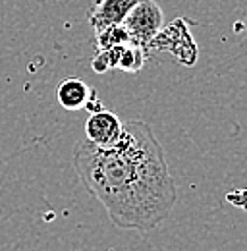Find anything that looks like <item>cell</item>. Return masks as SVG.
Wrapping results in <instances>:
<instances>
[{"label": "cell", "instance_id": "obj_1", "mask_svg": "<svg viewBox=\"0 0 247 251\" xmlns=\"http://www.w3.org/2000/svg\"><path fill=\"white\" fill-rule=\"evenodd\" d=\"M72 164L83 188L104 207L116 228L154 230L178 203V188L164 149L143 120L124 122L122 135L112 147L79 141Z\"/></svg>", "mask_w": 247, "mask_h": 251}, {"label": "cell", "instance_id": "obj_2", "mask_svg": "<svg viewBox=\"0 0 247 251\" xmlns=\"http://www.w3.org/2000/svg\"><path fill=\"white\" fill-rule=\"evenodd\" d=\"M129 35V43L141 47L149 56V47L153 39L164 27L162 8L154 0H139L122 24Z\"/></svg>", "mask_w": 247, "mask_h": 251}, {"label": "cell", "instance_id": "obj_3", "mask_svg": "<svg viewBox=\"0 0 247 251\" xmlns=\"http://www.w3.org/2000/svg\"><path fill=\"white\" fill-rule=\"evenodd\" d=\"M189 25L191 24L187 20L180 18V20H174L168 27H162L160 33L153 39L149 52L151 50H168L178 62H182L184 66H193L197 62L199 50L191 37Z\"/></svg>", "mask_w": 247, "mask_h": 251}, {"label": "cell", "instance_id": "obj_4", "mask_svg": "<svg viewBox=\"0 0 247 251\" xmlns=\"http://www.w3.org/2000/svg\"><path fill=\"white\" fill-rule=\"evenodd\" d=\"M122 120L110 110H99L85 120V139L97 147H112L122 135Z\"/></svg>", "mask_w": 247, "mask_h": 251}, {"label": "cell", "instance_id": "obj_5", "mask_svg": "<svg viewBox=\"0 0 247 251\" xmlns=\"http://www.w3.org/2000/svg\"><path fill=\"white\" fill-rule=\"evenodd\" d=\"M137 2L139 0H99L91 8L87 20L95 33L108 25H120Z\"/></svg>", "mask_w": 247, "mask_h": 251}, {"label": "cell", "instance_id": "obj_6", "mask_svg": "<svg viewBox=\"0 0 247 251\" xmlns=\"http://www.w3.org/2000/svg\"><path fill=\"white\" fill-rule=\"evenodd\" d=\"M91 89L93 87H89L85 81H81L77 77H70V79H64L58 85L56 99L64 110H81V108H85V104L89 100Z\"/></svg>", "mask_w": 247, "mask_h": 251}, {"label": "cell", "instance_id": "obj_7", "mask_svg": "<svg viewBox=\"0 0 247 251\" xmlns=\"http://www.w3.org/2000/svg\"><path fill=\"white\" fill-rule=\"evenodd\" d=\"M95 37H97V50H106V49L129 43V35L122 24L120 25H108V27L95 33Z\"/></svg>", "mask_w": 247, "mask_h": 251}, {"label": "cell", "instance_id": "obj_8", "mask_svg": "<svg viewBox=\"0 0 247 251\" xmlns=\"http://www.w3.org/2000/svg\"><path fill=\"white\" fill-rule=\"evenodd\" d=\"M147 60V52L137 47V45H124L120 50V58H118V68L116 70H124V72H139L143 68V64Z\"/></svg>", "mask_w": 247, "mask_h": 251}, {"label": "cell", "instance_id": "obj_9", "mask_svg": "<svg viewBox=\"0 0 247 251\" xmlns=\"http://www.w3.org/2000/svg\"><path fill=\"white\" fill-rule=\"evenodd\" d=\"M85 108L89 110V112H99V110H102V102L99 100V97H97V91L91 89V93H89V100H87V104H85Z\"/></svg>", "mask_w": 247, "mask_h": 251}]
</instances>
